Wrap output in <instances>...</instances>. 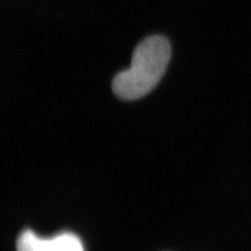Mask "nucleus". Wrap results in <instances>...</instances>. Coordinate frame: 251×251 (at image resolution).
Wrapping results in <instances>:
<instances>
[{
    "instance_id": "nucleus-1",
    "label": "nucleus",
    "mask_w": 251,
    "mask_h": 251,
    "mask_svg": "<svg viewBox=\"0 0 251 251\" xmlns=\"http://www.w3.org/2000/svg\"><path fill=\"white\" fill-rule=\"evenodd\" d=\"M171 58L169 41L152 36L140 42L133 52L131 65L113 78L112 90L123 100H137L151 92L166 73Z\"/></svg>"
},
{
    "instance_id": "nucleus-2",
    "label": "nucleus",
    "mask_w": 251,
    "mask_h": 251,
    "mask_svg": "<svg viewBox=\"0 0 251 251\" xmlns=\"http://www.w3.org/2000/svg\"><path fill=\"white\" fill-rule=\"evenodd\" d=\"M17 251H85L82 241L72 232L52 238H40L31 230H25L17 240Z\"/></svg>"
}]
</instances>
